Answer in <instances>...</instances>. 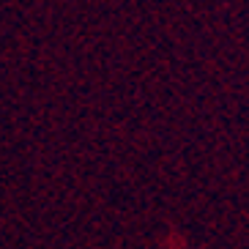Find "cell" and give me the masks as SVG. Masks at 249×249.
<instances>
[]
</instances>
